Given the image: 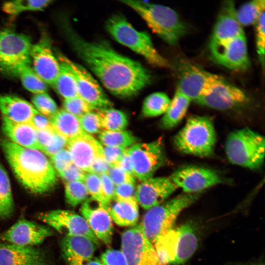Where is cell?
Masks as SVG:
<instances>
[{
  "label": "cell",
  "instance_id": "1",
  "mask_svg": "<svg viewBox=\"0 0 265 265\" xmlns=\"http://www.w3.org/2000/svg\"><path fill=\"white\" fill-rule=\"evenodd\" d=\"M63 24L74 51L111 94L132 97L150 83V73L139 62L118 53L105 41L84 39L67 23Z\"/></svg>",
  "mask_w": 265,
  "mask_h": 265
},
{
  "label": "cell",
  "instance_id": "2",
  "mask_svg": "<svg viewBox=\"0 0 265 265\" xmlns=\"http://www.w3.org/2000/svg\"><path fill=\"white\" fill-rule=\"evenodd\" d=\"M0 146L21 184L34 194H43L56 185L57 174L51 161L42 151L19 146L0 138Z\"/></svg>",
  "mask_w": 265,
  "mask_h": 265
},
{
  "label": "cell",
  "instance_id": "3",
  "mask_svg": "<svg viewBox=\"0 0 265 265\" xmlns=\"http://www.w3.org/2000/svg\"><path fill=\"white\" fill-rule=\"evenodd\" d=\"M121 2L136 12L155 33L171 46L178 44L186 32V25L170 7L143 0Z\"/></svg>",
  "mask_w": 265,
  "mask_h": 265
},
{
  "label": "cell",
  "instance_id": "4",
  "mask_svg": "<svg viewBox=\"0 0 265 265\" xmlns=\"http://www.w3.org/2000/svg\"><path fill=\"white\" fill-rule=\"evenodd\" d=\"M200 193L181 194L147 210L140 226L153 244L174 229L178 215L198 199Z\"/></svg>",
  "mask_w": 265,
  "mask_h": 265
},
{
  "label": "cell",
  "instance_id": "5",
  "mask_svg": "<svg viewBox=\"0 0 265 265\" xmlns=\"http://www.w3.org/2000/svg\"><path fill=\"white\" fill-rule=\"evenodd\" d=\"M216 141L212 120L201 116L189 117L174 138L175 146L180 152L200 157L211 156Z\"/></svg>",
  "mask_w": 265,
  "mask_h": 265
},
{
  "label": "cell",
  "instance_id": "6",
  "mask_svg": "<svg viewBox=\"0 0 265 265\" xmlns=\"http://www.w3.org/2000/svg\"><path fill=\"white\" fill-rule=\"evenodd\" d=\"M106 28L117 42L142 56L151 65L168 66L167 61L155 48L149 35L134 28L123 16H112L106 22Z\"/></svg>",
  "mask_w": 265,
  "mask_h": 265
},
{
  "label": "cell",
  "instance_id": "7",
  "mask_svg": "<svg viewBox=\"0 0 265 265\" xmlns=\"http://www.w3.org/2000/svg\"><path fill=\"white\" fill-rule=\"evenodd\" d=\"M225 152L229 161L249 169L261 166L265 159V138L245 128L231 132L226 140Z\"/></svg>",
  "mask_w": 265,
  "mask_h": 265
},
{
  "label": "cell",
  "instance_id": "8",
  "mask_svg": "<svg viewBox=\"0 0 265 265\" xmlns=\"http://www.w3.org/2000/svg\"><path fill=\"white\" fill-rule=\"evenodd\" d=\"M32 44L29 37L10 29L0 30V71L16 75L30 65Z\"/></svg>",
  "mask_w": 265,
  "mask_h": 265
},
{
  "label": "cell",
  "instance_id": "9",
  "mask_svg": "<svg viewBox=\"0 0 265 265\" xmlns=\"http://www.w3.org/2000/svg\"><path fill=\"white\" fill-rule=\"evenodd\" d=\"M134 176L141 182L153 177L166 161L163 142L160 139L148 143H136L127 149Z\"/></svg>",
  "mask_w": 265,
  "mask_h": 265
},
{
  "label": "cell",
  "instance_id": "10",
  "mask_svg": "<svg viewBox=\"0 0 265 265\" xmlns=\"http://www.w3.org/2000/svg\"><path fill=\"white\" fill-rule=\"evenodd\" d=\"M121 252L128 265H163L153 244L145 236L140 225L123 233Z\"/></svg>",
  "mask_w": 265,
  "mask_h": 265
},
{
  "label": "cell",
  "instance_id": "11",
  "mask_svg": "<svg viewBox=\"0 0 265 265\" xmlns=\"http://www.w3.org/2000/svg\"><path fill=\"white\" fill-rule=\"evenodd\" d=\"M212 59L228 69L243 71L249 66L247 46L244 34L217 43H209Z\"/></svg>",
  "mask_w": 265,
  "mask_h": 265
},
{
  "label": "cell",
  "instance_id": "12",
  "mask_svg": "<svg viewBox=\"0 0 265 265\" xmlns=\"http://www.w3.org/2000/svg\"><path fill=\"white\" fill-rule=\"evenodd\" d=\"M58 58L65 61L75 77L78 96L84 100L92 110L111 107V103L103 90L92 76L81 65L59 54Z\"/></svg>",
  "mask_w": 265,
  "mask_h": 265
},
{
  "label": "cell",
  "instance_id": "13",
  "mask_svg": "<svg viewBox=\"0 0 265 265\" xmlns=\"http://www.w3.org/2000/svg\"><path fill=\"white\" fill-rule=\"evenodd\" d=\"M42 222L65 236H83L89 238L97 245V238L90 230L84 218L76 212L64 210H54L38 215Z\"/></svg>",
  "mask_w": 265,
  "mask_h": 265
},
{
  "label": "cell",
  "instance_id": "14",
  "mask_svg": "<svg viewBox=\"0 0 265 265\" xmlns=\"http://www.w3.org/2000/svg\"><path fill=\"white\" fill-rule=\"evenodd\" d=\"M169 177L178 188L188 193L201 192L222 182L220 176L214 171L194 165L180 168Z\"/></svg>",
  "mask_w": 265,
  "mask_h": 265
},
{
  "label": "cell",
  "instance_id": "15",
  "mask_svg": "<svg viewBox=\"0 0 265 265\" xmlns=\"http://www.w3.org/2000/svg\"><path fill=\"white\" fill-rule=\"evenodd\" d=\"M247 100L246 95L241 89L220 77L196 103L213 109L226 110L241 106Z\"/></svg>",
  "mask_w": 265,
  "mask_h": 265
},
{
  "label": "cell",
  "instance_id": "16",
  "mask_svg": "<svg viewBox=\"0 0 265 265\" xmlns=\"http://www.w3.org/2000/svg\"><path fill=\"white\" fill-rule=\"evenodd\" d=\"M186 67L181 74L176 90L191 101L196 102L210 90L221 76L195 65Z\"/></svg>",
  "mask_w": 265,
  "mask_h": 265
},
{
  "label": "cell",
  "instance_id": "17",
  "mask_svg": "<svg viewBox=\"0 0 265 265\" xmlns=\"http://www.w3.org/2000/svg\"><path fill=\"white\" fill-rule=\"evenodd\" d=\"M53 231L47 225L22 218L6 231L1 238L8 243L22 246H33L53 236Z\"/></svg>",
  "mask_w": 265,
  "mask_h": 265
},
{
  "label": "cell",
  "instance_id": "18",
  "mask_svg": "<svg viewBox=\"0 0 265 265\" xmlns=\"http://www.w3.org/2000/svg\"><path fill=\"white\" fill-rule=\"evenodd\" d=\"M31 64L35 73L47 84L53 86L60 70V62L53 54L50 40L47 36L32 44Z\"/></svg>",
  "mask_w": 265,
  "mask_h": 265
},
{
  "label": "cell",
  "instance_id": "19",
  "mask_svg": "<svg viewBox=\"0 0 265 265\" xmlns=\"http://www.w3.org/2000/svg\"><path fill=\"white\" fill-rule=\"evenodd\" d=\"M80 212L97 239L109 246L112 241L113 224L108 209L90 197L83 202Z\"/></svg>",
  "mask_w": 265,
  "mask_h": 265
},
{
  "label": "cell",
  "instance_id": "20",
  "mask_svg": "<svg viewBox=\"0 0 265 265\" xmlns=\"http://www.w3.org/2000/svg\"><path fill=\"white\" fill-rule=\"evenodd\" d=\"M177 188L170 177H151L137 186L135 198L138 204L148 210L163 202Z\"/></svg>",
  "mask_w": 265,
  "mask_h": 265
},
{
  "label": "cell",
  "instance_id": "21",
  "mask_svg": "<svg viewBox=\"0 0 265 265\" xmlns=\"http://www.w3.org/2000/svg\"><path fill=\"white\" fill-rule=\"evenodd\" d=\"M66 149L70 153L73 163L85 172H89L95 158L103 155V145L85 132L68 140Z\"/></svg>",
  "mask_w": 265,
  "mask_h": 265
},
{
  "label": "cell",
  "instance_id": "22",
  "mask_svg": "<svg viewBox=\"0 0 265 265\" xmlns=\"http://www.w3.org/2000/svg\"><path fill=\"white\" fill-rule=\"evenodd\" d=\"M0 265H50L45 252L33 246L0 244Z\"/></svg>",
  "mask_w": 265,
  "mask_h": 265
},
{
  "label": "cell",
  "instance_id": "23",
  "mask_svg": "<svg viewBox=\"0 0 265 265\" xmlns=\"http://www.w3.org/2000/svg\"><path fill=\"white\" fill-rule=\"evenodd\" d=\"M236 10L233 0L226 1L222 4L209 43L224 42L244 34L237 20Z\"/></svg>",
  "mask_w": 265,
  "mask_h": 265
},
{
  "label": "cell",
  "instance_id": "24",
  "mask_svg": "<svg viewBox=\"0 0 265 265\" xmlns=\"http://www.w3.org/2000/svg\"><path fill=\"white\" fill-rule=\"evenodd\" d=\"M96 245L85 236H64L61 242V250L67 265H85L92 260Z\"/></svg>",
  "mask_w": 265,
  "mask_h": 265
},
{
  "label": "cell",
  "instance_id": "25",
  "mask_svg": "<svg viewBox=\"0 0 265 265\" xmlns=\"http://www.w3.org/2000/svg\"><path fill=\"white\" fill-rule=\"evenodd\" d=\"M0 111L3 117L17 123L30 122L38 112L31 104L12 95H0Z\"/></svg>",
  "mask_w": 265,
  "mask_h": 265
},
{
  "label": "cell",
  "instance_id": "26",
  "mask_svg": "<svg viewBox=\"0 0 265 265\" xmlns=\"http://www.w3.org/2000/svg\"><path fill=\"white\" fill-rule=\"evenodd\" d=\"M1 130L6 138L14 144L40 151L35 128L28 123H17L2 117Z\"/></svg>",
  "mask_w": 265,
  "mask_h": 265
},
{
  "label": "cell",
  "instance_id": "27",
  "mask_svg": "<svg viewBox=\"0 0 265 265\" xmlns=\"http://www.w3.org/2000/svg\"><path fill=\"white\" fill-rule=\"evenodd\" d=\"M177 233L175 256L172 265L184 264L194 253L198 238L194 225L186 222L175 228Z\"/></svg>",
  "mask_w": 265,
  "mask_h": 265
},
{
  "label": "cell",
  "instance_id": "28",
  "mask_svg": "<svg viewBox=\"0 0 265 265\" xmlns=\"http://www.w3.org/2000/svg\"><path fill=\"white\" fill-rule=\"evenodd\" d=\"M113 200L114 202L108 208L112 220L120 226L135 225L139 218L138 205L135 198Z\"/></svg>",
  "mask_w": 265,
  "mask_h": 265
},
{
  "label": "cell",
  "instance_id": "29",
  "mask_svg": "<svg viewBox=\"0 0 265 265\" xmlns=\"http://www.w3.org/2000/svg\"><path fill=\"white\" fill-rule=\"evenodd\" d=\"M50 119L54 130L68 141L84 132L80 126L79 118L64 109L58 110Z\"/></svg>",
  "mask_w": 265,
  "mask_h": 265
},
{
  "label": "cell",
  "instance_id": "30",
  "mask_svg": "<svg viewBox=\"0 0 265 265\" xmlns=\"http://www.w3.org/2000/svg\"><path fill=\"white\" fill-rule=\"evenodd\" d=\"M190 102L187 97L176 90L160 121L161 127L170 129L176 126L186 115Z\"/></svg>",
  "mask_w": 265,
  "mask_h": 265
},
{
  "label": "cell",
  "instance_id": "31",
  "mask_svg": "<svg viewBox=\"0 0 265 265\" xmlns=\"http://www.w3.org/2000/svg\"><path fill=\"white\" fill-rule=\"evenodd\" d=\"M58 58L60 70L53 86L64 100L76 97L78 88L73 72L65 61Z\"/></svg>",
  "mask_w": 265,
  "mask_h": 265
},
{
  "label": "cell",
  "instance_id": "32",
  "mask_svg": "<svg viewBox=\"0 0 265 265\" xmlns=\"http://www.w3.org/2000/svg\"><path fill=\"white\" fill-rule=\"evenodd\" d=\"M176 239V231L173 229L158 238L153 244L163 265H172L175 256Z\"/></svg>",
  "mask_w": 265,
  "mask_h": 265
},
{
  "label": "cell",
  "instance_id": "33",
  "mask_svg": "<svg viewBox=\"0 0 265 265\" xmlns=\"http://www.w3.org/2000/svg\"><path fill=\"white\" fill-rule=\"evenodd\" d=\"M14 210V201L8 175L0 163V218H8Z\"/></svg>",
  "mask_w": 265,
  "mask_h": 265
},
{
  "label": "cell",
  "instance_id": "34",
  "mask_svg": "<svg viewBox=\"0 0 265 265\" xmlns=\"http://www.w3.org/2000/svg\"><path fill=\"white\" fill-rule=\"evenodd\" d=\"M102 129L105 131H123L128 124L126 114L121 110L111 107L98 111Z\"/></svg>",
  "mask_w": 265,
  "mask_h": 265
},
{
  "label": "cell",
  "instance_id": "35",
  "mask_svg": "<svg viewBox=\"0 0 265 265\" xmlns=\"http://www.w3.org/2000/svg\"><path fill=\"white\" fill-rule=\"evenodd\" d=\"M100 143L108 147L127 149L136 143L137 139L130 131H103L98 135Z\"/></svg>",
  "mask_w": 265,
  "mask_h": 265
},
{
  "label": "cell",
  "instance_id": "36",
  "mask_svg": "<svg viewBox=\"0 0 265 265\" xmlns=\"http://www.w3.org/2000/svg\"><path fill=\"white\" fill-rule=\"evenodd\" d=\"M170 103V100L165 93L161 92L152 93L143 101L142 113L146 117H154L164 114Z\"/></svg>",
  "mask_w": 265,
  "mask_h": 265
},
{
  "label": "cell",
  "instance_id": "37",
  "mask_svg": "<svg viewBox=\"0 0 265 265\" xmlns=\"http://www.w3.org/2000/svg\"><path fill=\"white\" fill-rule=\"evenodd\" d=\"M265 10V0H251L236 10V17L241 26L255 25Z\"/></svg>",
  "mask_w": 265,
  "mask_h": 265
},
{
  "label": "cell",
  "instance_id": "38",
  "mask_svg": "<svg viewBox=\"0 0 265 265\" xmlns=\"http://www.w3.org/2000/svg\"><path fill=\"white\" fill-rule=\"evenodd\" d=\"M52 2L50 0H17L4 2L2 6V11L7 15L17 16L26 11L42 10Z\"/></svg>",
  "mask_w": 265,
  "mask_h": 265
},
{
  "label": "cell",
  "instance_id": "39",
  "mask_svg": "<svg viewBox=\"0 0 265 265\" xmlns=\"http://www.w3.org/2000/svg\"><path fill=\"white\" fill-rule=\"evenodd\" d=\"M16 76L24 87L34 94L47 92V84L35 73L30 65L20 69Z\"/></svg>",
  "mask_w": 265,
  "mask_h": 265
},
{
  "label": "cell",
  "instance_id": "40",
  "mask_svg": "<svg viewBox=\"0 0 265 265\" xmlns=\"http://www.w3.org/2000/svg\"><path fill=\"white\" fill-rule=\"evenodd\" d=\"M88 193L83 181L65 183V197L67 203L75 207L83 203L88 198Z\"/></svg>",
  "mask_w": 265,
  "mask_h": 265
},
{
  "label": "cell",
  "instance_id": "41",
  "mask_svg": "<svg viewBox=\"0 0 265 265\" xmlns=\"http://www.w3.org/2000/svg\"><path fill=\"white\" fill-rule=\"evenodd\" d=\"M33 106L40 113L51 118L58 110L55 101L47 93L34 94L31 99Z\"/></svg>",
  "mask_w": 265,
  "mask_h": 265
},
{
  "label": "cell",
  "instance_id": "42",
  "mask_svg": "<svg viewBox=\"0 0 265 265\" xmlns=\"http://www.w3.org/2000/svg\"><path fill=\"white\" fill-rule=\"evenodd\" d=\"M83 182L86 186L88 194L91 196V198L100 202L108 209L103 195L100 176L92 173L86 172L85 174Z\"/></svg>",
  "mask_w": 265,
  "mask_h": 265
},
{
  "label": "cell",
  "instance_id": "43",
  "mask_svg": "<svg viewBox=\"0 0 265 265\" xmlns=\"http://www.w3.org/2000/svg\"><path fill=\"white\" fill-rule=\"evenodd\" d=\"M63 106L64 110L78 118L92 110L90 106L78 95L64 99Z\"/></svg>",
  "mask_w": 265,
  "mask_h": 265
},
{
  "label": "cell",
  "instance_id": "44",
  "mask_svg": "<svg viewBox=\"0 0 265 265\" xmlns=\"http://www.w3.org/2000/svg\"><path fill=\"white\" fill-rule=\"evenodd\" d=\"M79 118L81 129L85 132L91 134L101 132L102 128L98 112L90 111Z\"/></svg>",
  "mask_w": 265,
  "mask_h": 265
},
{
  "label": "cell",
  "instance_id": "45",
  "mask_svg": "<svg viewBox=\"0 0 265 265\" xmlns=\"http://www.w3.org/2000/svg\"><path fill=\"white\" fill-rule=\"evenodd\" d=\"M262 13L255 23L256 45L261 63L264 66L265 48V14Z\"/></svg>",
  "mask_w": 265,
  "mask_h": 265
},
{
  "label": "cell",
  "instance_id": "46",
  "mask_svg": "<svg viewBox=\"0 0 265 265\" xmlns=\"http://www.w3.org/2000/svg\"><path fill=\"white\" fill-rule=\"evenodd\" d=\"M52 164L58 174L73 163L69 151L64 148L51 157Z\"/></svg>",
  "mask_w": 265,
  "mask_h": 265
},
{
  "label": "cell",
  "instance_id": "47",
  "mask_svg": "<svg viewBox=\"0 0 265 265\" xmlns=\"http://www.w3.org/2000/svg\"><path fill=\"white\" fill-rule=\"evenodd\" d=\"M104 265H128L121 251L110 249L102 254L101 260Z\"/></svg>",
  "mask_w": 265,
  "mask_h": 265
},
{
  "label": "cell",
  "instance_id": "48",
  "mask_svg": "<svg viewBox=\"0 0 265 265\" xmlns=\"http://www.w3.org/2000/svg\"><path fill=\"white\" fill-rule=\"evenodd\" d=\"M107 174L115 186L126 183H135L134 176L118 166L110 167Z\"/></svg>",
  "mask_w": 265,
  "mask_h": 265
},
{
  "label": "cell",
  "instance_id": "49",
  "mask_svg": "<svg viewBox=\"0 0 265 265\" xmlns=\"http://www.w3.org/2000/svg\"><path fill=\"white\" fill-rule=\"evenodd\" d=\"M127 149L103 146V155L110 167L119 162Z\"/></svg>",
  "mask_w": 265,
  "mask_h": 265
},
{
  "label": "cell",
  "instance_id": "50",
  "mask_svg": "<svg viewBox=\"0 0 265 265\" xmlns=\"http://www.w3.org/2000/svg\"><path fill=\"white\" fill-rule=\"evenodd\" d=\"M67 142L66 139L55 132L52 139L42 152L51 157L66 147Z\"/></svg>",
  "mask_w": 265,
  "mask_h": 265
},
{
  "label": "cell",
  "instance_id": "51",
  "mask_svg": "<svg viewBox=\"0 0 265 265\" xmlns=\"http://www.w3.org/2000/svg\"><path fill=\"white\" fill-rule=\"evenodd\" d=\"M85 172L72 163L63 171L58 174L65 183L80 181H83Z\"/></svg>",
  "mask_w": 265,
  "mask_h": 265
},
{
  "label": "cell",
  "instance_id": "52",
  "mask_svg": "<svg viewBox=\"0 0 265 265\" xmlns=\"http://www.w3.org/2000/svg\"><path fill=\"white\" fill-rule=\"evenodd\" d=\"M135 190L134 183H126L116 186L113 200H121L135 197Z\"/></svg>",
  "mask_w": 265,
  "mask_h": 265
},
{
  "label": "cell",
  "instance_id": "53",
  "mask_svg": "<svg viewBox=\"0 0 265 265\" xmlns=\"http://www.w3.org/2000/svg\"><path fill=\"white\" fill-rule=\"evenodd\" d=\"M100 177L103 195L108 208L113 199L115 186L107 174H102Z\"/></svg>",
  "mask_w": 265,
  "mask_h": 265
},
{
  "label": "cell",
  "instance_id": "54",
  "mask_svg": "<svg viewBox=\"0 0 265 265\" xmlns=\"http://www.w3.org/2000/svg\"><path fill=\"white\" fill-rule=\"evenodd\" d=\"M55 132L52 127L36 130L37 140L41 151L43 152L44 149L51 141Z\"/></svg>",
  "mask_w": 265,
  "mask_h": 265
},
{
  "label": "cell",
  "instance_id": "55",
  "mask_svg": "<svg viewBox=\"0 0 265 265\" xmlns=\"http://www.w3.org/2000/svg\"><path fill=\"white\" fill-rule=\"evenodd\" d=\"M110 168L109 164L105 159L103 155L97 156L93 161L89 172L100 176L107 174Z\"/></svg>",
  "mask_w": 265,
  "mask_h": 265
},
{
  "label": "cell",
  "instance_id": "56",
  "mask_svg": "<svg viewBox=\"0 0 265 265\" xmlns=\"http://www.w3.org/2000/svg\"><path fill=\"white\" fill-rule=\"evenodd\" d=\"M29 123L36 130L52 127L50 118L38 112L32 117Z\"/></svg>",
  "mask_w": 265,
  "mask_h": 265
},
{
  "label": "cell",
  "instance_id": "57",
  "mask_svg": "<svg viewBox=\"0 0 265 265\" xmlns=\"http://www.w3.org/2000/svg\"><path fill=\"white\" fill-rule=\"evenodd\" d=\"M116 166L120 167L128 174L134 176L132 164L127 149L119 162Z\"/></svg>",
  "mask_w": 265,
  "mask_h": 265
},
{
  "label": "cell",
  "instance_id": "58",
  "mask_svg": "<svg viewBox=\"0 0 265 265\" xmlns=\"http://www.w3.org/2000/svg\"><path fill=\"white\" fill-rule=\"evenodd\" d=\"M85 265H104L101 260L98 259L91 260Z\"/></svg>",
  "mask_w": 265,
  "mask_h": 265
},
{
  "label": "cell",
  "instance_id": "59",
  "mask_svg": "<svg viewBox=\"0 0 265 265\" xmlns=\"http://www.w3.org/2000/svg\"><path fill=\"white\" fill-rule=\"evenodd\" d=\"M245 265H264V264L262 262L252 263L246 264Z\"/></svg>",
  "mask_w": 265,
  "mask_h": 265
}]
</instances>
